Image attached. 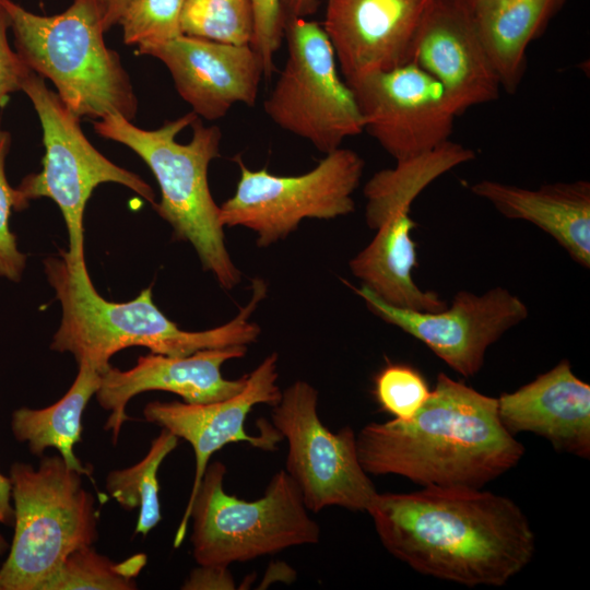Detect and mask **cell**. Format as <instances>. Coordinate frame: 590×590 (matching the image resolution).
Instances as JSON below:
<instances>
[{"label": "cell", "mask_w": 590, "mask_h": 590, "mask_svg": "<svg viewBox=\"0 0 590 590\" xmlns=\"http://www.w3.org/2000/svg\"><path fill=\"white\" fill-rule=\"evenodd\" d=\"M366 512L396 558L468 587L504 586L535 552V535L521 508L481 488L377 493Z\"/></svg>", "instance_id": "obj_1"}, {"label": "cell", "mask_w": 590, "mask_h": 590, "mask_svg": "<svg viewBox=\"0 0 590 590\" xmlns=\"http://www.w3.org/2000/svg\"><path fill=\"white\" fill-rule=\"evenodd\" d=\"M185 590H232L235 581L228 567L201 566L194 568L185 580Z\"/></svg>", "instance_id": "obj_33"}, {"label": "cell", "mask_w": 590, "mask_h": 590, "mask_svg": "<svg viewBox=\"0 0 590 590\" xmlns=\"http://www.w3.org/2000/svg\"><path fill=\"white\" fill-rule=\"evenodd\" d=\"M14 521L12 488L10 477L0 473V524L10 526ZM8 548V543L0 533V555Z\"/></svg>", "instance_id": "obj_34"}, {"label": "cell", "mask_w": 590, "mask_h": 590, "mask_svg": "<svg viewBox=\"0 0 590 590\" xmlns=\"http://www.w3.org/2000/svg\"><path fill=\"white\" fill-rule=\"evenodd\" d=\"M355 292L374 315L424 343L465 378L475 376L487 349L529 315L524 302L502 286L481 295L460 291L449 307L430 312L391 306L364 285Z\"/></svg>", "instance_id": "obj_12"}, {"label": "cell", "mask_w": 590, "mask_h": 590, "mask_svg": "<svg viewBox=\"0 0 590 590\" xmlns=\"http://www.w3.org/2000/svg\"><path fill=\"white\" fill-rule=\"evenodd\" d=\"M253 10V39L251 46L262 59L264 78L275 70L273 57L284 37V15L281 0H251Z\"/></svg>", "instance_id": "obj_31"}, {"label": "cell", "mask_w": 590, "mask_h": 590, "mask_svg": "<svg viewBox=\"0 0 590 590\" xmlns=\"http://www.w3.org/2000/svg\"><path fill=\"white\" fill-rule=\"evenodd\" d=\"M44 268L62 309L50 349L71 353L78 364L85 362L99 373L110 366L115 353L127 347L186 356L205 349L248 346L261 332L249 318L267 295L262 279L252 280L251 297L234 319L213 329L186 331L157 308L151 286L129 302L115 303L96 292L86 264L72 266L59 252L45 259Z\"/></svg>", "instance_id": "obj_3"}, {"label": "cell", "mask_w": 590, "mask_h": 590, "mask_svg": "<svg viewBox=\"0 0 590 590\" xmlns=\"http://www.w3.org/2000/svg\"><path fill=\"white\" fill-rule=\"evenodd\" d=\"M9 477L14 535L0 590H42L72 552L97 540L95 499L60 456L43 457L38 469L15 462Z\"/></svg>", "instance_id": "obj_6"}, {"label": "cell", "mask_w": 590, "mask_h": 590, "mask_svg": "<svg viewBox=\"0 0 590 590\" xmlns=\"http://www.w3.org/2000/svg\"><path fill=\"white\" fill-rule=\"evenodd\" d=\"M226 467L209 463L190 511L192 555L198 565L228 567L286 548L317 544L320 528L285 470L262 497L240 499L224 491Z\"/></svg>", "instance_id": "obj_7"}, {"label": "cell", "mask_w": 590, "mask_h": 590, "mask_svg": "<svg viewBox=\"0 0 590 590\" xmlns=\"http://www.w3.org/2000/svg\"><path fill=\"white\" fill-rule=\"evenodd\" d=\"M284 36L287 58L264 101V111L281 129L330 153L364 131L354 94L339 75L322 26L305 17H287Z\"/></svg>", "instance_id": "obj_9"}, {"label": "cell", "mask_w": 590, "mask_h": 590, "mask_svg": "<svg viewBox=\"0 0 590 590\" xmlns=\"http://www.w3.org/2000/svg\"><path fill=\"white\" fill-rule=\"evenodd\" d=\"M144 553L122 562L98 554L93 545L72 552L42 590H132L135 578L146 565Z\"/></svg>", "instance_id": "obj_26"}, {"label": "cell", "mask_w": 590, "mask_h": 590, "mask_svg": "<svg viewBox=\"0 0 590 590\" xmlns=\"http://www.w3.org/2000/svg\"><path fill=\"white\" fill-rule=\"evenodd\" d=\"M101 373L90 364L79 363L78 375L66 394L44 409L20 408L12 413L14 437L26 442L30 451L43 457L48 448L58 450L66 464L82 475L92 473L76 458L74 446L81 439L83 412L99 387Z\"/></svg>", "instance_id": "obj_23"}, {"label": "cell", "mask_w": 590, "mask_h": 590, "mask_svg": "<svg viewBox=\"0 0 590 590\" xmlns=\"http://www.w3.org/2000/svg\"><path fill=\"white\" fill-rule=\"evenodd\" d=\"M180 27L184 35L233 45H251V0H185Z\"/></svg>", "instance_id": "obj_27"}, {"label": "cell", "mask_w": 590, "mask_h": 590, "mask_svg": "<svg viewBox=\"0 0 590 590\" xmlns=\"http://www.w3.org/2000/svg\"><path fill=\"white\" fill-rule=\"evenodd\" d=\"M472 193L502 215L529 222L550 235L578 264L590 268V182L557 181L536 189L480 180Z\"/></svg>", "instance_id": "obj_20"}, {"label": "cell", "mask_w": 590, "mask_h": 590, "mask_svg": "<svg viewBox=\"0 0 590 590\" xmlns=\"http://www.w3.org/2000/svg\"><path fill=\"white\" fill-rule=\"evenodd\" d=\"M349 86L364 131L396 162L450 140L457 114L441 85L415 63L364 75Z\"/></svg>", "instance_id": "obj_13"}, {"label": "cell", "mask_w": 590, "mask_h": 590, "mask_svg": "<svg viewBox=\"0 0 590 590\" xmlns=\"http://www.w3.org/2000/svg\"><path fill=\"white\" fill-rule=\"evenodd\" d=\"M429 393L422 374L405 364H389L375 377L374 394L378 404L397 420L412 417Z\"/></svg>", "instance_id": "obj_29"}, {"label": "cell", "mask_w": 590, "mask_h": 590, "mask_svg": "<svg viewBox=\"0 0 590 590\" xmlns=\"http://www.w3.org/2000/svg\"><path fill=\"white\" fill-rule=\"evenodd\" d=\"M9 17L0 4V108L11 93L22 91L27 76L33 72L13 50L8 40Z\"/></svg>", "instance_id": "obj_32"}, {"label": "cell", "mask_w": 590, "mask_h": 590, "mask_svg": "<svg viewBox=\"0 0 590 590\" xmlns=\"http://www.w3.org/2000/svg\"><path fill=\"white\" fill-rule=\"evenodd\" d=\"M178 439L162 428L141 461L107 475L106 489L120 507L129 511L139 508L135 534L148 535L162 520L157 471L164 459L176 448Z\"/></svg>", "instance_id": "obj_25"}, {"label": "cell", "mask_w": 590, "mask_h": 590, "mask_svg": "<svg viewBox=\"0 0 590 590\" xmlns=\"http://www.w3.org/2000/svg\"><path fill=\"white\" fill-rule=\"evenodd\" d=\"M279 356L268 355L250 374L244 389L237 394L216 402L191 404L186 402L153 401L145 405V421L154 423L188 441L194 451V477L188 503L174 538V547H179L186 536L190 511L202 477L214 452L224 446L246 441L252 447L273 450L282 436L274 427H262L259 436L245 430V422L257 404L274 406L281 399L278 385Z\"/></svg>", "instance_id": "obj_14"}, {"label": "cell", "mask_w": 590, "mask_h": 590, "mask_svg": "<svg viewBox=\"0 0 590 590\" xmlns=\"http://www.w3.org/2000/svg\"><path fill=\"white\" fill-rule=\"evenodd\" d=\"M356 449L368 474L400 475L423 487L482 488L524 453L504 427L497 399L444 373L412 417L367 424Z\"/></svg>", "instance_id": "obj_2"}, {"label": "cell", "mask_w": 590, "mask_h": 590, "mask_svg": "<svg viewBox=\"0 0 590 590\" xmlns=\"http://www.w3.org/2000/svg\"><path fill=\"white\" fill-rule=\"evenodd\" d=\"M565 0H489L472 16L499 78L515 93L527 67V49Z\"/></svg>", "instance_id": "obj_22"}, {"label": "cell", "mask_w": 590, "mask_h": 590, "mask_svg": "<svg viewBox=\"0 0 590 590\" xmlns=\"http://www.w3.org/2000/svg\"><path fill=\"white\" fill-rule=\"evenodd\" d=\"M138 54L161 60L180 97L209 121L223 118L236 104L253 106L264 76L262 59L251 45L181 34L138 46Z\"/></svg>", "instance_id": "obj_15"}, {"label": "cell", "mask_w": 590, "mask_h": 590, "mask_svg": "<svg viewBox=\"0 0 590 590\" xmlns=\"http://www.w3.org/2000/svg\"><path fill=\"white\" fill-rule=\"evenodd\" d=\"M499 418L511 434L534 433L562 452L590 457V386L568 359L514 392L497 398Z\"/></svg>", "instance_id": "obj_19"}, {"label": "cell", "mask_w": 590, "mask_h": 590, "mask_svg": "<svg viewBox=\"0 0 590 590\" xmlns=\"http://www.w3.org/2000/svg\"><path fill=\"white\" fill-rule=\"evenodd\" d=\"M318 0H281L284 22L287 17H306L317 11Z\"/></svg>", "instance_id": "obj_36"}, {"label": "cell", "mask_w": 590, "mask_h": 590, "mask_svg": "<svg viewBox=\"0 0 590 590\" xmlns=\"http://www.w3.org/2000/svg\"><path fill=\"white\" fill-rule=\"evenodd\" d=\"M317 405L315 387L297 380L272 406L273 427L288 445L285 471L309 511L332 506L367 511L378 492L358 460L356 434L349 426L332 433Z\"/></svg>", "instance_id": "obj_11"}, {"label": "cell", "mask_w": 590, "mask_h": 590, "mask_svg": "<svg viewBox=\"0 0 590 590\" xmlns=\"http://www.w3.org/2000/svg\"><path fill=\"white\" fill-rule=\"evenodd\" d=\"M93 125L98 135L128 146L144 161L162 194L154 209L177 239L192 245L202 268L223 288H234L241 273L226 248L220 205L208 179L210 163L220 156V128L204 126L193 111L154 130L141 129L120 115Z\"/></svg>", "instance_id": "obj_4"}, {"label": "cell", "mask_w": 590, "mask_h": 590, "mask_svg": "<svg viewBox=\"0 0 590 590\" xmlns=\"http://www.w3.org/2000/svg\"><path fill=\"white\" fill-rule=\"evenodd\" d=\"M433 0H327L323 31L349 85L412 61Z\"/></svg>", "instance_id": "obj_16"}, {"label": "cell", "mask_w": 590, "mask_h": 590, "mask_svg": "<svg viewBox=\"0 0 590 590\" xmlns=\"http://www.w3.org/2000/svg\"><path fill=\"white\" fill-rule=\"evenodd\" d=\"M128 1L129 0H96L105 32L119 24Z\"/></svg>", "instance_id": "obj_35"}, {"label": "cell", "mask_w": 590, "mask_h": 590, "mask_svg": "<svg viewBox=\"0 0 590 590\" xmlns=\"http://www.w3.org/2000/svg\"><path fill=\"white\" fill-rule=\"evenodd\" d=\"M185 0H129L119 24L128 45L163 43L181 35Z\"/></svg>", "instance_id": "obj_28"}, {"label": "cell", "mask_w": 590, "mask_h": 590, "mask_svg": "<svg viewBox=\"0 0 590 590\" xmlns=\"http://www.w3.org/2000/svg\"><path fill=\"white\" fill-rule=\"evenodd\" d=\"M411 62L441 85L457 116L499 97V78L474 19L456 0L432 1Z\"/></svg>", "instance_id": "obj_18"}, {"label": "cell", "mask_w": 590, "mask_h": 590, "mask_svg": "<svg viewBox=\"0 0 590 590\" xmlns=\"http://www.w3.org/2000/svg\"><path fill=\"white\" fill-rule=\"evenodd\" d=\"M474 157L473 150L449 140L429 152L397 162L393 168L375 173L364 187L367 226L375 231L391 213L411 209L428 185Z\"/></svg>", "instance_id": "obj_24"}, {"label": "cell", "mask_w": 590, "mask_h": 590, "mask_svg": "<svg viewBox=\"0 0 590 590\" xmlns=\"http://www.w3.org/2000/svg\"><path fill=\"white\" fill-rule=\"evenodd\" d=\"M16 51L50 80L66 106L81 118L120 115L132 121L138 99L119 55L104 40L96 0H73L61 13L39 15L13 0H0Z\"/></svg>", "instance_id": "obj_5"}, {"label": "cell", "mask_w": 590, "mask_h": 590, "mask_svg": "<svg viewBox=\"0 0 590 590\" xmlns=\"http://www.w3.org/2000/svg\"><path fill=\"white\" fill-rule=\"evenodd\" d=\"M247 349V345L205 349L186 356L150 353L140 356L127 370L110 365L101 373L95 396L99 405L110 411L105 429L111 432L114 444L122 424L130 418L126 413L128 402L142 392L166 391L191 404L216 402L240 392L247 375L235 380L225 379L221 367L229 359L244 357Z\"/></svg>", "instance_id": "obj_17"}, {"label": "cell", "mask_w": 590, "mask_h": 590, "mask_svg": "<svg viewBox=\"0 0 590 590\" xmlns=\"http://www.w3.org/2000/svg\"><path fill=\"white\" fill-rule=\"evenodd\" d=\"M411 209L388 215L371 241L349 262L363 285L385 303L415 311H439L447 304L435 292L422 290L413 279L417 267L412 231L417 226Z\"/></svg>", "instance_id": "obj_21"}, {"label": "cell", "mask_w": 590, "mask_h": 590, "mask_svg": "<svg viewBox=\"0 0 590 590\" xmlns=\"http://www.w3.org/2000/svg\"><path fill=\"white\" fill-rule=\"evenodd\" d=\"M10 144V133L0 128V279L19 282L26 267V255L19 249L9 223L11 211H20L17 190L10 186L5 175Z\"/></svg>", "instance_id": "obj_30"}, {"label": "cell", "mask_w": 590, "mask_h": 590, "mask_svg": "<svg viewBox=\"0 0 590 590\" xmlns=\"http://www.w3.org/2000/svg\"><path fill=\"white\" fill-rule=\"evenodd\" d=\"M22 91L39 118L45 155L42 170L26 176L16 187L20 210L38 198L55 201L69 236V249L60 253L72 266L86 264L84 211L94 189L105 182L119 184L153 206L154 191L139 175L114 164L92 145L80 127V118L48 88L44 78L31 72Z\"/></svg>", "instance_id": "obj_8"}, {"label": "cell", "mask_w": 590, "mask_h": 590, "mask_svg": "<svg viewBox=\"0 0 590 590\" xmlns=\"http://www.w3.org/2000/svg\"><path fill=\"white\" fill-rule=\"evenodd\" d=\"M468 13L473 15L481 7L489 0H456Z\"/></svg>", "instance_id": "obj_37"}, {"label": "cell", "mask_w": 590, "mask_h": 590, "mask_svg": "<svg viewBox=\"0 0 590 590\" xmlns=\"http://www.w3.org/2000/svg\"><path fill=\"white\" fill-rule=\"evenodd\" d=\"M239 180L235 193L220 205L223 226L255 232L259 247H268L294 232L304 219L331 220L355 210L353 193L365 162L353 150L324 154L309 172L278 176L249 169L237 157Z\"/></svg>", "instance_id": "obj_10"}]
</instances>
